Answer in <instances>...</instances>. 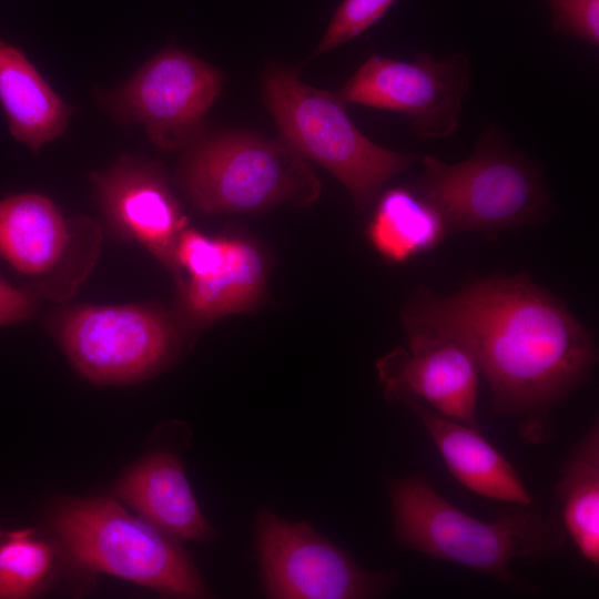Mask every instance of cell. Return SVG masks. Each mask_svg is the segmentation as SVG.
<instances>
[{"label":"cell","instance_id":"3957f363","mask_svg":"<svg viewBox=\"0 0 599 599\" xmlns=\"http://www.w3.org/2000/svg\"><path fill=\"white\" fill-rule=\"evenodd\" d=\"M423 173L410 189L443 217L447 233L489 236L541 222L550 207L541 167L497 125L484 129L473 154L449 164L423 159Z\"/></svg>","mask_w":599,"mask_h":599},{"label":"cell","instance_id":"ffe728a7","mask_svg":"<svg viewBox=\"0 0 599 599\" xmlns=\"http://www.w3.org/2000/svg\"><path fill=\"white\" fill-rule=\"evenodd\" d=\"M53 560V546L33 529L8 532L0 541V598L30 597L48 578Z\"/></svg>","mask_w":599,"mask_h":599},{"label":"cell","instance_id":"7402d4cb","mask_svg":"<svg viewBox=\"0 0 599 599\" xmlns=\"http://www.w3.org/2000/svg\"><path fill=\"white\" fill-rule=\"evenodd\" d=\"M229 238H211L195 230H182L175 246L176 263L190 278L212 274L224 261Z\"/></svg>","mask_w":599,"mask_h":599},{"label":"cell","instance_id":"9a60e30c","mask_svg":"<svg viewBox=\"0 0 599 599\" xmlns=\"http://www.w3.org/2000/svg\"><path fill=\"white\" fill-rule=\"evenodd\" d=\"M0 104L13 138L33 152L60 136L73 112L27 57L1 39Z\"/></svg>","mask_w":599,"mask_h":599},{"label":"cell","instance_id":"ba28073f","mask_svg":"<svg viewBox=\"0 0 599 599\" xmlns=\"http://www.w3.org/2000/svg\"><path fill=\"white\" fill-rule=\"evenodd\" d=\"M470 89V58L465 51L437 60L419 52L410 61L373 53L342 87L343 102L400 112L422 139H446L460 124Z\"/></svg>","mask_w":599,"mask_h":599},{"label":"cell","instance_id":"7c38bea8","mask_svg":"<svg viewBox=\"0 0 599 599\" xmlns=\"http://www.w3.org/2000/svg\"><path fill=\"white\" fill-rule=\"evenodd\" d=\"M93 179L110 219L176 272L175 246L184 219L162 175L153 166L123 159Z\"/></svg>","mask_w":599,"mask_h":599},{"label":"cell","instance_id":"44dd1931","mask_svg":"<svg viewBox=\"0 0 599 599\" xmlns=\"http://www.w3.org/2000/svg\"><path fill=\"white\" fill-rule=\"evenodd\" d=\"M395 0H343L335 11L315 55L334 49L373 26Z\"/></svg>","mask_w":599,"mask_h":599},{"label":"cell","instance_id":"8fae6325","mask_svg":"<svg viewBox=\"0 0 599 599\" xmlns=\"http://www.w3.org/2000/svg\"><path fill=\"white\" fill-rule=\"evenodd\" d=\"M408 347H396L376 363L390 400L417 399L437 413L478 429L479 369L454 339L407 332Z\"/></svg>","mask_w":599,"mask_h":599},{"label":"cell","instance_id":"52a82bcc","mask_svg":"<svg viewBox=\"0 0 599 599\" xmlns=\"http://www.w3.org/2000/svg\"><path fill=\"white\" fill-rule=\"evenodd\" d=\"M255 546L265 593L274 599L379 598L395 586L389 572H369L306 522L267 510L256 516Z\"/></svg>","mask_w":599,"mask_h":599},{"label":"cell","instance_id":"6da1fadb","mask_svg":"<svg viewBox=\"0 0 599 599\" xmlns=\"http://www.w3.org/2000/svg\"><path fill=\"white\" fill-rule=\"evenodd\" d=\"M404 321L407 332L463 345L494 409L518 419L532 444L549 439L551 408L589 380L598 359L592 336L564 302L525 274L480 278L447 297L420 290Z\"/></svg>","mask_w":599,"mask_h":599},{"label":"cell","instance_id":"4fadbf2b","mask_svg":"<svg viewBox=\"0 0 599 599\" xmlns=\"http://www.w3.org/2000/svg\"><path fill=\"white\" fill-rule=\"evenodd\" d=\"M428 433L448 471L473 493L496 500L530 506L534 500L515 467L479 433L446 417L422 402L403 397Z\"/></svg>","mask_w":599,"mask_h":599},{"label":"cell","instance_id":"2e32d148","mask_svg":"<svg viewBox=\"0 0 599 599\" xmlns=\"http://www.w3.org/2000/svg\"><path fill=\"white\" fill-rule=\"evenodd\" d=\"M67 241L68 226L49 199L23 193L0 201V255L20 272H45Z\"/></svg>","mask_w":599,"mask_h":599},{"label":"cell","instance_id":"277c9868","mask_svg":"<svg viewBox=\"0 0 599 599\" xmlns=\"http://www.w3.org/2000/svg\"><path fill=\"white\" fill-rule=\"evenodd\" d=\"M51 525L69 556L83 569L104 572L174 598L210 591L177 540L112 498L69 500Z\"/></svg>","mask_w":599,"mask_h":599},{"label":"cell","instance_id":"8992f818","mask_svg":"<svg viewBox=\"0 0 599 599\" xmlns=\"http://www.w3.org/2000/svg\"><path fill=\"white\" fill-rule=\"evenodd\" d=\"M183 186L207 213H256L288 203L306 206L321 182L285 141L247 134L211 136L193 148L182 169Z\"/></svg>","mask_w":599,"mask_h":599},{"label":"cell","instance_id":"d6986e66","mask_svg":"<svg viewBox=\"0 0 599 599\" xmlns=\"http://www.w3.org/2000/svg\"><path fill=\"white\" fill-rule=\"evenodd\" d=\"M265 281V265L250 243L230 238L223 263L210 275L190 278L184 286V302L199 319H212L245 311L260 300Z\"/></svg>","mask_w":599,"mask_h":599},{"label":"cell","instance_id":"9c48e42d","mask_svg":"<svg viewBox=\"0 0 599 599\" xmlns=\"http://www.w3.org/2000/svg\"><path fill=\"white\" fill-rule=\"evenodd\" d=\"M222 79L217 69L196 57L167 49L103 100L116 118L142 123L155 145L172 150L199 133Z\"/></svg>","mask_w":599,"mask_h":599},{"label":"cell","instance_id":"e0dca14e","mask_svg":"<svg viewBox=\"0 0 599 599\" xmlns=\"http://www.w3.org/2000/svg\"><path fill=\"white\" fill-rule=\"evenodd\" d=\"M561 524L583 559L599 567V424L572 447L555 488Z\"/></svg>","mask_w":599,"mask_h":599},{"label":"cell","instance_id":"30bf717a","mask_svg":"<svg viewBox=\"0 0 599 599\" xmlns=\"http://www.w3.org/2000/svg\"><path fill=\"white\" fill-rule=\"evenodd\" d=\"M61 339L75 367L98 384H121L145 376L166 357L164 322L134 305L82 306L65 317Z\"/></svg>","mask_w":599,"mask_h":599},{"label":"cell","instance_id":"7a4b0ae2","mask_svg":"<svg viewBox=\"0 0 599 599\" xmlns=\"http://www.w3.org/2000/svg\"><path fill=\"white\" fill-rule=\"evenodd\" d=\"M393 531L399 545L433 559L476 570L511 587L515 559L541 560L561 550L567 532L539 508L505 510L491 521L477 519L446 500L422 475L388 485Z\"/></svg>","mask_w":599,"mask_h":599},{"label":"cell","instance_id":"cb8c5ba5","mask_svg":"<svg viewBox=\"0 0 599 599\" xmlns=\"http://www.w3.org/2000/svg\"><path fill=\"white\" fill-rule=\"evenodd\" d=\"M31 309V297L0 277V326L26 318Z\"/></svg>","mask_w":599,"mask_h":599},{"label":"cell","instance_id":"5bb4252c","mask_svg":"<svg viewBox=\"0 0 599 599\" xmlns=\"http://www.w3.org/2000/svg\"><path fill=\"white\" fill-rule=\"evenodd\" d=\"M115 491L139 517L177 541L216 536L199 508L182 463L172 453L145 457L120 479Z\"/></svg>","mask_w":599,"mask_h":599},{"label":"cell","instance_id":"603a6c76","mask_svg":"<svg viewBox=\"0 0 599 599\" xmlns=\"http://www.w3.org/2000/svg\"><path fill=\"white\" fill-rule=\"evenodd\" d=\"M551 12V29L556 33L575 35L598 47L599 0H547Z\"/></svg>","mask_w":599,"mask_h":599},{"label":"cell","instance_id":"ac0fdd59","mask_svg":"<svg viewBox=\"0 0 599 599\" xmlns=\"http://www.w3.org/2000/svg\"><path fill=\"white\" fill-rule=\"evenodd\" d=\"M447 234L438 211L410 187L402 186L380 195L367 226L370 244L394 263L433 250Z\"/></svg>","mask_w":599,"mask_h":599},{"label":"cell","instance_id":"5b68a950","mask_svg":"<svg viewBox=\"0 0 599 599\" xmlns=\"http://www.w3.org/2000/svg\"><path fill=\"white\" fill-rule=\"evenodd\" d=\"M263 95L283 141L335 175L358 211H364L380 187L416 159L415 154L395 152L367 139L337 95L303 83L291 69L270 68Z\"/></svg>","mask_w":599,"mask_h":599}]
</instances>
